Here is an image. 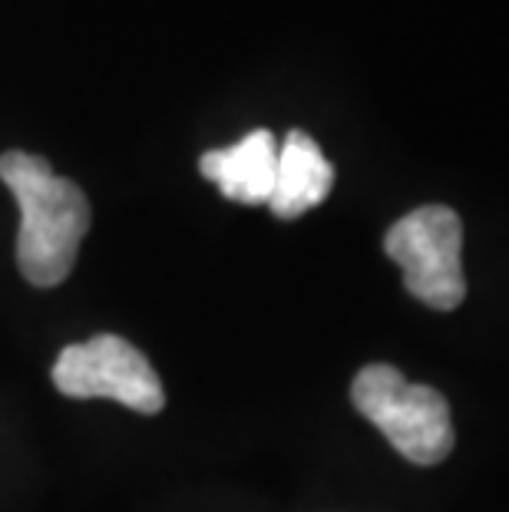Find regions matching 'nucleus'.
I'll return each instance as SVG.
<instances>
[{"label":"nucleus","mask_w":509,"mask_h":512,"mask_svg":"<svg viewBox=\"0 0 509 512\" xmlns=\"http://www.w3.org/2000/svg\"><path fill=\"white\" fill-rule=\"evenodd\" d=\"M351 400L357 413L371 420L410 463L437 466L453 450V423L443 394L427 384H410L391 364L357 370Z\"/></svg>","instance_id":"obj_2"},{"label":"nucleus","mask_w":509,"mask_h":512,"mask_svg":"<svg viewBox=\"0 0 509 512\" xmlns=\"http://www.w3.org/2000/svg\"><path fill=\"white\" fill-rule=\"evenodd\" d=\"M278 139L255 129L229 149H212L199 159L202 176L222 189L225 199L242 205H268L278 172Z\"/></svg>","instance_id":"obj_5"},{"label":"nucleus","mask_w":509,"mask_h":512,"mask_svg":"<svg viewBox=\"0 0 509 512\" xmlns=\"http://www.w3.org/2000/svg\"><path fill=\"white\" fill-rule=\"evenodd\" d=\"M384 252L404 271V285L427 308L453 311L467 298L463 278V225L447 205H424L394 222L384 235Z\"/></svg>","instance_id":"obj_3"},{"label":"nucleus","mask_w":509,"mask_h":512,"mask_svg":"<svg viewBox=\"0 0 509 512\" xmlns=\"http://www.w3.org/2000/svg\"><path fill=\"white\" fill-rule=\"evenodd\" d=\"M331 185L334 166L324 159L321 146L301 129H291L285 143L278 146V172L268 209L278 219H298L328 199Z\"/></svg>","instance_id":"obj_6"},{"label":"nucleus","mask_w":509,"mask_h":512,"mask_svg":"<svg viewBox=\"0 0 509 512\" xmlns=\"http://www.w3.org/2000/svg\"><path fill=\"white\" fill-rule=\"evenodd\" d=\"M53 384L73 400L103 397L136 413H159L166 407L153 364L119 334H96L86 344L63 347L53 364Z\"/></svg>","instance_id":"obj_4"},{"label":"nucleus","mask_w":509,"mask_h":512,"mask_svg":"<svg viewBox=\"0 0 509 512\" xmlns=\"http://www.w3.org/2000/svg\"><path fill=\"white\" fill-rule=\"evenodd\" d=\"M0 179L20 205V275L37 288H57L77 265L80 242L90 232V202L77 182L57 176L34 152H4Z\"/></svg>","instance_id":"obj_1"}]
</instances>
